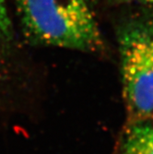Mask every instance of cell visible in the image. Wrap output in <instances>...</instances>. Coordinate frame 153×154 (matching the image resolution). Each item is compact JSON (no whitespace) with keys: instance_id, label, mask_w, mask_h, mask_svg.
Returning <instances> with one entry per match:
<instances>
[{"instance_id":"3957f363","label":"cell","mask_w":153,"mask_h":154,"mask_svg":"<svg viewBox=\"0 0 153 154\" xmlns=\"http://www.w3.org/2000/svg\"><path fill=\"white\" fill-rule=\"evenodd\" d=\"M19 55L8 0H0V108L10 105L26 91Z\"/></svg>"},{"instance_id":"6da1fadb","label":"cell","mask_w":153,"mask_h":154,"mask_svg":"<svg viewBox=\"0 0 153 154\" xmlns=\"http://www.w3.org/2000/svg\"><path fill=\"white\" fill-rule=\"evenodd\" d=\"M30 43L83 53H100L104 43L89 0H17Z\"/></svg>"},{"instance_id":"5b68a950","label":"cell","mask_w":153,"mask_h":154,"mask_svg":"<svg viewBox=\"0 0 153 154\" xmlns=\"http://www.w3.org/2000/svg\"><path fill=\"white\" fill-rule=\"evenodd\" d=\"M122 1H126L127 3H136L146 6H153V0H122Z\"/></svg>"},{"instance_id":"277c9868","label":"cell","mask_w":153,"mask_h":154,"mask_svg":"<svg viewBox=\"0 0 153 154\" xmlns=\"http://www.w3.org/2000/svg\"><path fill=\"white\" fill-rule=\"evenodd\" d=\"M119 154H153V127L149 122L128 124L121 139Z\"/></svg>"},{"instance_id":"7a4b0ae2","label":"cell","mask_w":153,"mask_h":154,"mask_svg":"<svg viewBox=\"0 0 153 154\" xmlns=\"http://www.w3.org/2000/svg\"><path fill=\"white\" fill-rule=\"evenodd\" d=\"M123 95L128 124L153 120V16L138 17L118 31Z\"/></svg>"}]
</instances>
